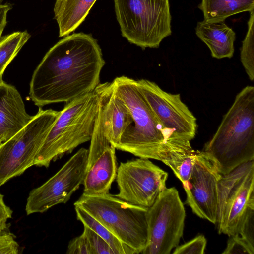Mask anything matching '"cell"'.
<instances>
[{
  "label": "cell",
  "mask_w": 254,
  "mask_h": 254,
  "mask_svg": "<svg viewBox=\"0 0 254 254\" xmlns=\"http://www.w3.org/2000/svg\"><path fill=\"white\" fill-rule=\"evenodd\" d=\"M105 64L101 49L90 34L74 33L59 41L45 55L30 82L35 105L70 102L93 91Z\"/></svg>",
  "instance_id": "6da1fadb"
},
{
  "label": "cell",
  "mask_w": 254,
  "mask_h": 254,
  "mask_svg": "<svg viewBox=\"0 0 254 254\" xmlns=\"http://www.w3.org/2000/svg\"><path fill=\"white\" fill-rule=\"evenodd\" d=\"M112 83L133 118L132 124L123 132L116 149L164 164L193 149L191 141L162 123L139 90L136 80L121 76Z\"/></svg>",
  "instance_id": "7a4b0ae2"
},
{
  "label": "cell",
  "mask_w": 254,
  "mask_h": 254,
  "mask_svg": "<svg viewBox=\"0 0 254 254\" xmlns=\"http://www.w3.org/2000/svg\"><path fill=\"white\" fill-rule=\"evenodd\" d=\"M203 153L221 175L254 160V87L248 85L236 95Z\"/></svg>",
  "instance_id": "3957f363"
},
{
  "label": "cell",
  "mask_w": 254,
  "mask_h": 254,
  "mask_svg": "<svg viewBox=\"0 0 254 254\" xmlns=\"http://www.w3.org/2000/svg\"><path fill=\"white\" fill-rule=\"evenodd\" d=\"M100 97L96 89L66 103L36 155L34 165L48 167L51 161L90 141Z\"/></svg>",
  "instance_id": "277c9868"
},
{
  "label": "cell",
  "mask_w": 254,
  "mask_h": 254,
  "mask_svg": "<svg viewBox=\"0 0 254 254\" xmlns=\"http://www.w3.org/2000/svg\"><path fill=\"white\" fill-rule=\"evenodd\" d=\"M74 205L89 213L136 254L144 249L147 240L148 208L130 204L109 193H83Z\"/></svg>",
  "instance_id": "5b68a950"
},
{
  "label": "cell",
  "mask_w": 254,
  "mask_h": 254,
  "mask_svg": "<svg viewBox=\"0 0 254 254\" xmlns=\"http://www.w3.org/2000/svg\"><path fill=\"white\" fill-rule=\"evenodd\" d=\"M122 35L142 49L158 48L172 33L169 0H114Z\"/></svg>",
  "instance_id": "8992f818"
},
{
  "label": "cell",
  "mask_w": 254,
  "mask_h": 254,
  "mask_svg": "<svg viewBox=\"0 0 254 254\" xmlns=\"http://www.w3.org/2000/svg\"><path fill=\"white\" fill-rule=\"evenodd\" d=\"M60 114L39 107L32 120L17 134L0 145V187L34 165L49 131Z\"/></svg>",
  "instance_id": "52a82bcc"
},
{
  "label": "cell",
  "mask_w": 254,
  "mask_h": 254,
  "mask_svg": "<svg viewBox=\"0 0 254 254\" xmlns=\"http://www.w3.org/2000/svg\"><path fill=\"white\" fill-rule=\"evenodd\" d=\"M250 208H254V160L221 175L219 180L216 223L219 233L238 234Z\"/></svg>",
  "instance_id": "ba28073f"
},
{
  "label": "cell",
  "mask_w": 254,
  "mask_h": 254,
  "mask_svg": "<svg viewBox=\"0 0 254 254\" xmlns=\"http://www.w3.org/2000/svg\"><path fill=\"white\" fill-rule=\"evenodd\" d=\"M186 212L175 187H167L146 213L147 240L142 254H170L183 235Z\"/></svg>",
  "instance_id": "9c48e42d"
},
{
  "label": "cell",
  "mask_w": 254,
  "mask_h": 254,
  "mask_svg": "<svg viewBox=\"0 0 254 254\" xmlns=\"http://www.w3.org/2000/svg\"><path fill=\"white\" fill-rule=\"evenodd\" d=\"M168 176L149 159L121 162L116 177L119 191L115 196L135 205L150 207L166 188Z\"/></svg>",
  "instance_id": "30bf717a"
},
{
  "label": "cell",
  "mask_w": 254,
  "mask_h": 254,
  "mask_svg": "<svg viewBox=\"0 0 254 254\" xmlns=\"http://www.w3.org/2000/svg\"><path fill=\"white\" fill-rule=\"evenodd\" d=\"M88 149L77 151L52 177L32 190L27 199V215L43 213L60 203H65L83 184L86 174Z\"/></svg>",
  "instance_id": "8fae6325"
},
{
  "label": "cell",
  "mask_w": 254,
  "mask_h": 254,
  "mask_svg": "<svg viewBox=\"0 0 254 254\" xmlns=\"http://www.w3.org/2000/svg\"><path fill=\"white\" fill-rule=\"evenodd\" d=\"M115 147L106 137L99 102L93 133L88 149L83 194L99 195L109 193L117 171Z\"/></svg>",
  "instance_id": "7c38bea8"
},
{
  "label": "cell",
  "mask_w": 254,
  "mask_h": 254,
  "mask_svg": "<svg viewBox=\"0 0 254 254\" xmlns=\"http://www.w3.org/2000/svg\"><path fill=\"white\" fill-rule=\"evenodd\" d=\"M136 84L152 111L166 127L190 141L195 137L196 119L182 101L180 94L168 93L147 79L136 80Z\"/></svg>",
  "instance_id": "4fadbf2b"
},
{
  "label": "cell",
  "mask_w": 254,
  "mask_h": 254,
  "mask_svg": "<svg viewBox=\"0 0 254 254\" xmlns=\"http://www.w3.org/2000/svg\"><path fill=\"white\" fill-rule=\"evenodd\" d=\"M221 175L202 151L197 150L193 168L184 190L186 204L199 217L216 224L218 183Z\"/></svg>",
  "instance_id": "5bb4252c"
},
{
  "label": "cell",
  "mask_w": 254,
  "mask_h": 254,
  "mask_svg": "<svg viewBox=\"0 0 254 254\" xmlns=\"http://www.w3.org/2000/svg\"><path fill=\"white\" fill-rule=\"evenodd\" d=\"M95 89L100 97L105 134L116 148L123 132L133 123L132 115L112 82L100 83Z\"/></svg>",
  "instance_id": "9a60e30c"
},
{
  "label": "cell",
  "mask_w": 254,
  "mask_h": 254,
  "mask_svg": "<svg viewBox=\"0 0 254 254\" xmlns=\"http://www.w3.org/2000/svg\"><path fill=\"white\" fill-rule=\"evenodd\" d=\"M26 111L16 88L4 81L0 83V140L4 142L17 134L33 118Z\"/></svg>",
  "instance_id": "2e32d148"
},
{
  "label": "cell",
  "mask_w": 254,
  "mask_h": 254,
  "mask_svg": "<svg viewBox=\"0 0 254 254\" xmlns=\"http://www.w3.org/2000/svg\"><path fill=\"white\" fill-rule=\"evenodd\" d=\"M195 33L208 46L213 58L220 59L233 56L236 34L224 21L203 20L197 23Z\"/></svg>",
  "instance_id": "e0dca14e"
},
{
  "label": "cell",
  "mask_w": 254,
  "mask_h": 254,
  "mask_svg": "<svg viewBox=\"0 0 254 254\" xmlns=\"http://www.w3.org/2000/svg\"><path fill=\"white\" fill-rule=\"evenodd\" d=\"M97 0H56L54 18L59 29V37L74 31L85 20Z\"/></svg>",
  "instance_id": "ac0fdd59"
},
{
  "label": "cell",
  "mask_w": 254,
  "mask_h": 254,
  "mask_svg": "<svg viewBox=\"0 0 254 254\" xmlns=\"http://www.w3.org/2000/svg\"><path fill=\"white\" fill-rule=\"evenodd\" d=\"M208 22L224 21L235 14L254 10V0H202L198 6Z\"/></svg>",
  "instance_id": "d6986e66"
},
{
  "label": "cell",
  "mask_w": 254,
  "mask_h": 254,
  "mask_svg": "<svg viewBox=\"0 0 254 254\" xmlns=\"http://www.w3.org/2000/svg\"><path fill=\"white\" fill-rule=\"evenodd\" d=\"M77 219L103 238L113 250L115 254H136L131 248L122 242L107 228L82 208L74 206Z\"/></svg>",
  "instance_id": "ffe728a7"
},
{
  "label": "cell",
  "mask_w": 254,
  "mask_h": 254,
  "mask_svg": "<svg viewBox=\"0 0 254 254\" xmlns=\"http://www.w3.org/2000/svg\"><path fill=\"white\" fill-rule=\"evenodd\" d=\"M27 31L15 32L3 36L0 40V83L9 63L16 57L22 47L30 38Z\"/></svg>",
  "instance_id": "44dd1931"
},
{
  "label": "cell",
  "mask_w": 254,
  "mask_h": 254,
  "mask_svg": "<svg viewBox=\"0 0 254 254\" xmlns=\"http://www.w3.org/2000/svg\"><path fill=\"white\" fill-rule=\"evenodd\" d=\"M248 30L242 41L240 59L249 79H254V10L250 12Z\"/></svg>",
  "instance_id": "7402d4cb"
},
{
  "label": "cell",
  "mask_w": 254,
  "mask_h": 254,
  "mask_svg": "<svg viewBox=\"0 0 254 254\" xmlns=\"http://www.w3.org/2000/svg\"><path fill=\"white\" fill-rule=\"evenodd\" d=\"M197 151L192 150L182 156L168 162L166 165L173 171L175 176L182 183L185 188L191 174Z\"/></svg>",
  "instance_id": "603a6c76"
},
{
  "label": "cell",
  "mask_w": 254,
  "mask_h": 254,
  "mask_svg": "<svg viewBox=\"0 0 254 254\" xmlns=\"http://www.w3.org/2000/svg\"><path fill=\"white\" fill-rule=\"evenodd\" d=\"M83 232L89 242L92 254H115L109 244L90 228L84 226Z\"/></svg>",
  "instance_id": "cb8c5ba5"
},
{
  "label": "cell",
  "mask_w": 254,
  "mask_h": 254,
  "mask_svg": "<svg viewBox=\"0 0 254 254\" xmlns=\"http://www.w3.org/2000/svg\"><path fill=\"white\" fill-rule=\"evenodd\" d=\"M226 248L223 254H254V247L237 234L229 236Z\"/></svg>",
  "instance_id": "d4e9b609"
},
{
  "label": "cell",
  "mask_w": 254,
  "mask_h": 254,
  "mask_svg": "<svg viewBox=\"0 0 254 254\" xmlns=\"http://www.w3.org/2000/svg\"><path fill=\"white\" fill-rule=\"evenodd\" d=\"M207 241L203 235H199L193 239L180 246L174 250L173 254H203Z\"/></svg>",
  "instance_id": "484cf974"
},
{
  "label": "cell",
  "mask_w": 254,
  "mask_h": 254,
  "mask_svg": "<svg viewBox=\"0 0 254 254\" xmlns=\"http://www.w3.org/2000/svg\"><path fill=\"white\" fill-rule=\"evenodd\" d=\"M238 234L254 247V208H250L242 219Z\"/></svg>",
  "instance_id": "4316f807"
},
{
  "label": "cell",
  "mask_w": 254,
  "mask_h": 254,
  "mask_svg": "<svg viewBox=\"0 0 254 254\" xmlns=\"http://www.w3.org/2000/svg\"><path fill=\"white\" fill-rule=\"evenodd\" d=\"M20 246L9 228L0 233V254H18Z\"/></svg>",
  "instance_id": "83f0119b"
},
{
  "label": "cell",
  "mask_w": 254,
  "mask_h": 254,
  "mask_svg": "<svg viewBox=\"0 0 254 254\" xmlns=\"http://www.w3.org/2000/svg\"><path fill=\"white\" fill-rule=\"evenodd\" d=\"M66 254H92L89 242L83 232L69 243Z\"/></svg>",
  "instance_id": "f1b7e54d"
},
{
  "label": "cell",
  "mask_w": 254,
  "mask_h": 254,
  "mask_svg": "<svg viewBox=\"0 0 254 254\" xmlns=\"http://www.w3.org/2000/svg\"><path fill=\"white\" fill-rule=\"evenodd\" d=\"M13 211L4 202L3 195L0 193V233L8 227L7 220L11 218Z\"/></svg>",
  "instance_id": "f546056e"
},
{
  "label": "cell",
  "mask_w": 254,
  "mask_h": 254,
  "mask_svg": "<svg viewBox=\"0 0 254 254\" xmlns=\"http://www.w3.org/2000/svg\"><path fill=\"white\" fill-rule=\"evenodd\" d=\"M12 9V5L10 4H0V40L2 37V34L7 24V15L8 12Z\"/></svg>",
  "instance_id": "4dcf8cb0"
},
{
  "label": "cell",
  "mask_w": 254,
  "mask_h": 254,
  "mask_svg": "<svg viewBox=\"0 0 254 254\" xmlns=\"http://www.w3.org/2000/svg\"><path fill=\"white\" fill-rule=\"evenodd\" d=\"M2 141L0 140V145H1V144L2 143Z\"/></svg>",
  "instance_id": "1f68e13d"
},
{
  "label": "cell",
  "mask_w": 254,
  "mask_h": 254,
  "mask_svg": "<svg viewBox=\"0 0 254 254\" xmlns=\"http://www.w3.org/2000/svg\"><path fill=\"white\" fill-rule=\"evenodd\" d=\"M2 0H0V3L1 2Z\"/></svg>",
  "instance_id": "d6a6232c"
}]
</instances>
